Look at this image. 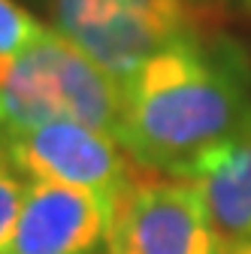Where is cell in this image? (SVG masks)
<instances>
[{
	"label": "cell",
	"mask_w": 251,
	"mask_h": 254,
	"mask_svg": "<svg viewBox=\"0 0 251 254\" xmlns=\"http://www.w3.org/2000/svg\"><path fill=\"white\" fill-rule=\"evenodd\" d=\"M121 88L118 142L148 173L191 179L203 157L251 130V58L206 27L151 55Z\"/></svg>",
	"instance_id": "cell-1"
},
{
	"label": "cell",
	"mask_w": 251,
	"mask_h": 254,
	"mask_svg": "<svg viewBox=\"0 0 251 254\" xmlns=\"http://www.w3.org/2000/svg\"><path fill=\"white\" fill-rule=\"evenodd\" d=\"M124 88L61 30L0 58V130L79 121L118 139Z\"/></svg>",
	"instance_id": "cell-2"
},
{
	"label": "cell",
	"mask_w": 251,
	"mask_h": 254,
	"mask_svg": "<svg viewBox=\"0 0 251 254\" xmlns=\"http://www.w3.org/2000/svg\"><path fill=\"white\" fill-rule=\"evenodd\" d=\"M49 12L55 30L121 85L151 55L206 27L194 0H49Z\"/></svg>",
	"instance_id": "cell-3"
},
{
	"label": "cell",
	"mask_w": 251,
	"mask_h": 254,
	"mask_svg": "<svg viewBox=\"0 0 251 254\" xmlns=\"http://www.w3.org/2000/svg\"><path fill=\"white\" fill-rule=\"evenodd\" d=\"M0 148L24 179L94 190L115 206L139 179L142 167L112 133L79 121H49L21 130H0Z\"/></svg>",
	"instance_id": "cell-4"
},
{
	"label": "cell",
	"mask_w": 251,
	"mask_h": 254,
	"mask_svg": "<svg viewBox=\"0 0 251 254\" xmlns=\"http://www.w3.org/2000/svg\"><path fill=\"white\" fill-rule=\"evenodd\" d=\"M109 245L124 254H224L200 188L148 170L124 194Z\"/></svg>",
	"instance_id": "cell-5"
},
{
	"label": "cell",
	"mask_w": 251,
	"mask_h": 254,
	"mask_svg": "<svg viewBox=\"0 0 251 254\" xmlns=\"http://www.w3.org/2000/svg\"><path fill=\"white\" fill-rule=\"evenodd\" d=\"M118 206L94 190L27 179L21 212L3 254H100Z\"/></svg>",
	"instance_id": "cell-6"
},
{
	"label": "cell",
	"mask_w": 251,
	"mask_h": 254,
	"mask_svg": "<svg viewBox=\"0 0 251 254\" xmlns=\"http://www.w3.org/2000/svg\"><path fill=\"white\" fill-rule=\"evenodd\" d=\"M191 182L200 188L224 245L251 239V130L203 157Z\"/></svg>",
	"instance_id": "cell-7"
},
{
	"label": "cell",
	"mask_w": 251,
	"mask_h": 254,
	"mask_svg": "<svg viewBox=\"0 0 251 254\" xmlns=\"http://www.w3.org/2000/svg\"><path fill=\"white\" fill-rule=\"evenodd\" d=\"M46 30L49 27L27 6H21L18 0H0V58L24 52L27 46H34Z\"/></svg>",
	"instance_id": "cell-8"
},
{
	"label": "cell",
	"mask_w": 251,
	"mask_h": 254,
	"mask_svg": "<svg viewBox=\"0 0 251 254\" xmlns=\"http://www.w3.org/2000/svg\"><path fill=\"white\" fill-rule=\"evenodd\" d=\"M24 190H27V179L12 167V161L6 157V151L0 148V254L6 251L9 236L15 230Z\"/></svg>",
	"instance_id": "cell-9"
},
{
	"label": "cell",
	"mask_w": 251,
	"mask_h": 254,
	"mask_svg": "<svg viewBox=\"0 0 251 254\" xmlns=\"http://www.w3.org/2000/svg\"><path fill=\"white\" fill-rule=\"evenodd\" d=\"M224 254H251V239H245V242H230V245H224Z\"/></svg>",
	"instance_id": "cell-10"
},
{
	"label": "cell",
	"mask_w": 251,
	"mask_h": 254,
	"mask_svg": "<svg viewBox=\"0 0 251 254\" xmlns=\"http://www.w3.org/2000/svg\"><path fill=\"white\" fill-rule=\"evenodd\" d=\"M224 3H233L239 9H251V0H224Z\"/></svg>",
	"instance_id": "cell-11"
},
{
	"label": "cell",
	"mask_w": 251,
	"mask_h": 254,
	"mask_svg": "<svg viewBox=\"0 0 251 254\" xmlns=\"http://www.w3.org/2000/svg\"><path fill=\"white\" fill-rule=\"evenodd\" d=\"M106 254H124V251H121V248H115V245H109V248H106Z\"/></svg>",
	"instance_id": "cell-12"
},
{
	"label": "cell",
	"mask_w": 251,
	"mask_h": 254,
	"mask_svg": "<svg viewBox=\"0 0 251 254\" xmlns=\"http://www.w3.org/2000/svg\"><path fill=\"white\" fill-rule=\"evenodd\" d=\"M37 3H46V6H49V0H37Z\"/></svg>",
	"instance_id": "cell-13"
}]
</instances>
